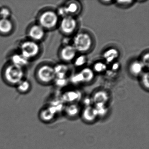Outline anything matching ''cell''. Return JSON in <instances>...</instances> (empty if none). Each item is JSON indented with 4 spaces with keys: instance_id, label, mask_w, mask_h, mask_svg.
I'll return each mask as SVG.
<instances>
[{
    "instance_id": "3957f363",
    "label": "cell",
    "mask_w": 149,
    "mask_h": 149,
    "mask_svg": "<svg viewBox=\"0 0 149 149\" xmlns=\"http://www.w3.org/2000/svg\"><path fill=\"white\" fill-rule=\"evenodd\" d=\"M6 79L10 83L18 84L22 81L23 71L22 68L12 64L8 66L6 70Z\"/></svg>"
},
{
    "instance_id": "f546056e",
    "label": "cell",
    "mask_w": 149,
    "mask_h": 149,
    "mask_svg": "<svg viewBox=\"0 0 149 149\" xmlns=\"http://www.w3.org/2000/svg\"><path fill=\"white\" fill-rule=\"evenodd\" d=\"M101 2L102 3H107V4H110V3H111V2H112V1H101Z\"/></svg>"
},
{
    "instance_id": "d4e9b609",
    "label": "cell",
    "mask_w": 149,
    "mask_h": 149,
    "mask_svg": "<svg viewBox=\"0 0 149 149\" xmlns=\"http://www.w3.org/2000/svg\"><path fill=\"white\" fill-rule=\"evenodd\" d=\"M110 65H111V67H108V70L115 74H116V73L119 70L120 68V64L117 61H115Z\"/></svg>"
},
{
    "instance_id": "4316f807",
    "label": "cell",
    "mask_w": 149,
    "mask_h": 149,
    "mask_svg": "<svg viewBox=\"0 0 149 149\" xmlns=\"http://www.w3.org/2000/svg\"><path fill=\"white\" fill-rule=\"evenodd\" d=\"M56 84L60 87H63L67 85L68 83V80L67 78H56L55 79Z\"/></svg>"
},
{
    "instance_id": "6da1fadb",
    "label": "cell",
    "mask_w": 149,
    "mask_h": 149,
    "mask_svg": "<svg viewBox=\"0 0 149 149\" xmlns=\"http://www.w3.org/2000/svg\"><path fill=\"white\" fill-rule=\"evenodd\" d=\"M93 40L91 35L86 32L77 34L72 40V46L77 53L84 54L91 50L93 47Z\"/></svg>"
},
{
    "instance_id": "ac0fdd59",
    "label": "cell",
    "mask_w": 149,
    "mask_h": 149,
    "mask_svg": "<svg viewBox=\"0 0 149 149\" xmlns=\"http://www.w3.org/2000/svg\"><path fill=\"white\" fill-rule=\"evenodd\" d=\"M13 29L12 22L8 19H3L0 20V32L7 33H9Z\"/></svg>"
},
{
    "instance_id": "44dd1931",
    "label": "cell",
    "mask_w": 149,
    "mask_h": 149,
    "mask_svg": "<svg viewBox=\"0 0 149 149\" xmlns=\"http://www.w3.org/2000/svg\"><path fill=\"white\" fill-rule=\"evenodd\" d=\"M140 81L143 87L147 90H149V74L148 71L143 72L140 76Z\"/></svg>"
},
{
    "instance_id": "5bb4252c",
    "label": "cell",
    "mask_w": 149,
    "mask_h": 149,
    "mask_svg": "<svg viewBox=\"0 0 149 149\" xmlns=\"http://www.w3.org/2000/svg\"><path fill=\"white\" fill-rule=\"evenodd\" d=\"M84 83H89L92 81L95 78V73L92 69L84 68L80 71Z\"/></svg>"
},
{
    "instance_id": "7402d4cb",
    "label": "cell",
    "mask_w": 149,
    "mask_h": 149,
    "mask_svg": "<svg viewBox=\"0 0 149 149\" xmlns=\"http://www.w3.org/2000/svg\"><path fill=\"white\" fill-rule=\"evenodd\" d=\"M79 109L76 104H71L66 108V111L70 116H75L79 112Z\"/></svg>"
},
{
    "instance_id": "5b68a950",
    "label": "cell",
    "mask_w": 149,
    "mask_h": 149,
    "mask_svg": "<svg viewBox=\"0 0 149 149\" xmlns=\"http://www.w3.org/2000/svg\"><path fill=\"white\" fill-rule=\"evenodd\" d=\"M39 51V46L34 42H25L21 46V54L28 60L36 56Z\"/></svg>"
},
{
    "instance_id": "7c38bea8",
    "label": "cell",
    "mask_w": 149,
    "mask_h": 149,
    "mask_svg": "<svg viewBox=\"0 0 149 149\" xmlns=\"http://www.w3.org/2000/svg\"><path fill=\"white\" fill-rule=\"evenodd\" d=\"M81 94L77 90H70L66 91L63 95V99L65 102H72L77 101L81 97Z\"/></svg>"
},
{
    "instance_id": "484cf974",
    "label": "cell",
    "mask_w": 149,
    "mask_h": 149,
    "mask_svg": "<svg viewBox=\"0 0 149 149\" xmlns=\"http://www.w3.org/2000/svg\"><path fill=\"white\" fill-rule=\"evenodd\" d=\"M140 61L142 62L143 65L145 68H149V53L147 52L146 53H145L143 56H142L141 60Z\"/></svg>"
},
{
    "instance_id": "7a4b0ae2",
    "label": "cell",
    "mask_w": 149,
    "mask_h": 149,
    "mask_svg": "<svg viewBox=\"0 0 149 149\" xmlns=\"http://www.w3.org/2000/svg\"><path fill=\"white\" fill-rule=\"evenodd\" d=\"M59 22V16L57 13L52 11L44 12L40 18L41 26L43 29H51L55 27Z\"/></svg>"
},
{
    "instance_id": "9a60e30c",
    "label": "cell",
    "mask_w": 149,
    "mask_h": 149,
    "mask_svg": "<svg viewBox=\"0 0 149 149\" xmlns=\"http://www.w3.org/2000/svg\"><path fill=\"white\" fill-rule=\"evenodd\" d=\"M64 7L68 15L73 16L79 13L81 8L79 3L76 1L70 2Z\"/></svg>"
},
{
    "instance_id": "d6986e66",
    "label": "cell",
    "mask_w": 149,
    "mask_h": 149,
    "mask_svg": "<svg viewBox=\"0 0 149 149\" xmlns=\"http://www.w3.org/2000/svg\"><path fill=\"white\" fill-rule=\"evenodd\" d=\"M108 67V65L104 62L98 61L94 63L92 70L95 73L102 74L106 72Z\"/></svg>"
},
{
    "instance_id": "2e32d148",
    "label": "cell",
    "mask_w": 149,
    "mask_h": 149,
    "mask_svg": "<svg viewBox=\"0 0 149 149\" xmlns=\"http://www.w3.org/2000/svg\"><path fill=\"white\" fill-rule=\"evenodd\" d=\"M97 116V112L95 108H92L89 106L86 108L83 114V116L84 120L89 122L93 121Z\"/></svg>"
},
{
    "instance_id": "30bf717a",
    "label": "cell",
    "mask_w": 149,
    "mask_h": 149,
    "mask_svg": "<svg viewBox=\"0 0 149 149\" xmlns=\"http://www.w3.org/2000/svg\"><path fill=\"white\" fill-rule=\"evenodd\" d=\"M109 99V96L107 91L104 90L97 91L93 95L92 101L96 104H106Z\"/></svg>"
},
{
    "instance_id": "277c9868",
    "label": "cell",
    "mask_w": 149,
    "mask_h": 149,
    "mask_svg": "<svg viewBox=\"0 0 149 149\" xmlns=\"http://www.w3.org/2000/svg\"><path fill=\"white\" fill-rule=\"evenodd\" d=\"M77 27V21L74 16L71 15H68L63 18L60 23L61 32L68 36L73 34L75 32Z\"/></svg>"
},
{
    "instance_id": "4fadbf2b",
    "label": "cell",
    "mask_w": 149,
    "mask_h": 149,
    "mask_svg": "<svg viewBox=\"0 0 149 149\" xmlns=\"http://www.w3.org/2000/svg\"><path fill=\"white\" fill-rule=\"evenodd\" d=\"M54 68L56 78H67V74L69 71V68L68 65L65 64H59Z\"/></svg>"
},
{
    "instance_id": "8fae6325",
    "label": "cell",
    "mask_w": 149,
    "mask_h": 149,
    "mask_svg": "<svg viewBox=\"0 0 149 149\" xmlns=\"http://www.w3.org/2000/svg\"><path fill=\"white\" fill-rule=\"evenodd\" d=\"M45 35L44 29L39 25H36L31 28L29 31V36L32 39L36 40H41Z\"/></svg>"
},
{
    "instance_id": "83f0119b",
    "label": "cell",
    "mask_w": 149,
    "mask_h": 149,
    "mask_svg": "<svg viewBox=\"0 0 149 149\" xmlns=\"http://www.w3.org/2000/svg\"><path fill=\"white\" fill-rule=\"evenodd\" d=\"M10 15V12L8 9L6 8H2L0 11V16L3 19H7Z\"/></svg>"
},
{
    "instance_id": "603a6c76",
    "label": "cell",
    "mask_w": 149,
    "mask_h": 149,
    "mask_svg": "<svg viewBox=\"0 0 149 149\" xmlns=\"http://www.w3.org/2000/svg\"><path fill=\"white\" fill-rule=\"evenodd\" d=\"M70 81L72 83L75 84H84L83 80L81 74L80 72L76 73L71 76Z\"/></svg>"
},
{
    "instance_id": "52a82bcc",
    "label": "cell",
    "mask_w": 149,
    "mask_h": 149,
    "mask_svg": "<svg viewBox=\"0 0 149 149\" xmlns=\"http://www.w3.org/2000/svg\"><path fill=\"white\" fill-rule=\"evenodd\" d=\"M77 53V51L72 45H64L61 49L60 56L63 61L69 62L74 60Z\"/></svg>"
},
{
    "instance_id": "9c48e42d",
    "label": "cell",
    "mask_w": 149,
    "mask_h": 149,
    "mask_svg": "<svg viewBox=\"0 0 149 149\" xmlns=\"http://www.w3.org/2000/svg\"><path fill=\"white\" fill-rule=\"evenodd\" d=\"M129 71L134 77L140 76L143 73L144 67L140 61H134L129 65Z\"/></svg>"
},
{
    "instance_id": "f1b7e54d",
    "label": "cell",
    "mask_w": 149,
    "mask_h": 149,
    "mask_svg": "<svg viewBox=\"0 0 149 149\" xmlns=\"http://www.w3.org/2000/svg\"><path fill=\"white\" fill-rule=\"evenodd\" d=\"M116 3L118 5L122 6H128L132 4L134 1H116Z\"/></svg>"
},
{
    "instance_id": "ba28073f",
    "label": "cell",
    "mask_w": 149,
    "mask_h": 149,
    "mask_svg": "<svg viewBox=\"0 0 149 149\" xmlns=\"http://www.w3.org/2000/svg\"><path fill=\"white\" fill-rule=\"evenodd\" d=\"M120 53L118 49L114 47L109 48L105 50L102 55L104 62L107 64L110 65L116 61L119 57Z\"/></svg>"
},
{
    "instance_id": "8992f818",
    "label": "cell",
    "mask_w": 149,
    "mask_h": 149,
    "mask_svg": "<svg viewBox=\"0 0 149 149\" xmlns=\"http://www.w3.org/2000/svg\"><path fill=\"white\" fill-rule=\"evenodd\" d=\"M38 75L40 80L45 83L50 82L56 78L54 68L47 65L42 66L40 69Z\"/></svg>"
},
{
    "instance_id": "e0dca14e",
    "label": "cell",
    "mask_w": 149,
    "mask_h": 149,
    "mask_svg": "<svg viewBox=\"0 0 149 149\" xmlns=\"http://www.w3.org/2000/svg\"><path fill=\"white\" fill-rule=\"evenodd\" d=\"M12 61L13 65L22 68V67L27 64L28 60L22 54H16L12 57Z\"/></svg>"
},
{
    "instance_id": "ffe728a7",
    "label": "cell",
    "mask_w": 149,
    "mask_h": 149,
    "mask_svg": "<svg viewBox=\"0 0 149 149\" xmlns=\"http://www.w3.org/2000/svg\"><path fill=\"white\" fill-rule=\"evenodd\" d=\"M74 65L76 67L80 68L84 66L88 61V58L84 54H82L76 57L74 60Z\"/></svg>"
},
{
    "instance_id": "cb8c5ba5",
    "label": "cell",
    "mask_w": 149,
    "mask_h": 149,
    "mask_svg": "<svg viewBox=\"0 0 149 149\" xmlns=\"http://www.w3.org/2000/svg\"><path fill=\"white\" fill-rule=\"evenodd\" d=\"M30 87L29 82L26 81H22L20 82L18 84V89L22 92L27 91Z\"/></svg>"
}]
</instances>
